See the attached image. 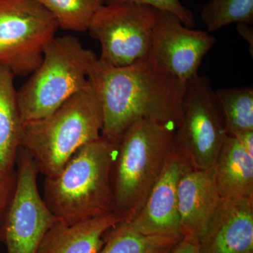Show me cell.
Listing matches in <instances>:
<instances>
[{
  "label": "cell",
  "mask_w": 253,
  "mask_h": 253,
  "mask_svg": "<svg viewBox=\"0 0 253 253\" xmlns=\"http://www.w3.org/2000/svg\"><path fill=\"white\" fill-rule=\"evenodd\" d=\"M88 82L101 104V137L116 146L139 120H152L174 129L179 125L186 83L149 56L124 67L97 59Z\"/></svg>",
  "instance_id": "6da1fadb"
},
{
  "label": "cell",
  "mask_w": 253,
  "mask_h": 253,
  "mask_svg": "<svg viewBox=\"0 0 253 253\" xmlns=\"http://www.w3.org/2000/svg\"><path fill=\"white\" fill-rule=\"evenodd\" d=\"M118 146L101 137L82 146L54 175L46 176L43 199L61 222L73 224L114 213L113 163Z\"/></svg>",
  "instance_id": "7a4b0ae2"
},
{
  "label": "cell",
  "mask_w": 253,
  "mask_h": 253,
  "mask_svg": "<svg viewBox=\"0 0 253 253\" xmlns=\"http://www.w3.org/2000/svg\"><path fill=\"white\" fill-rule=\"evenodd\" d=\"M174 133L171 126L142 119L123 134L112 170L114 214L121 222L144 206L175 149Z\"/></svg>",
  "instance_id": "3957f363"
},
{
  "label": "cell",
  "mask_w": 253,
  "mask_h": 253,
  "mask_svg": "<svg viewBox=\"0 0 253 253\" xmlns=\"http://www.w3.org/2000/svg\"><path fill=\"white\" fill-rule=\"evenodd\" d=\"M102 126L101 104L89 84L49 116L24 123L21 148L38 173L53 176L82 146L101 137Z\"/></svg>",
  "instance_id": "277c9868"
},
{
  "label": "cell",
  "mask_w": 253,
  "mask_h": 253,
  "mask_svg": "<svg viewBox=\"0 0 253 253\" xmlns=\"http://www.w3.org/2000/svg\"><path fill=\"white\" fill-rule=\"evenodd\" d=\"M97 59L76 37H55L39 67L17 91L23 125L49 116L89 85L88 75Z\"/></svg>",
  "instance_id": "5b68a950"
},
{
  "label": "cell",
  "mask_w": 253,
  "mask_h": 253,
  "mask_svg": "<svg viewBox=\"0 0 253 253\" xmlns=\"http://www.w3.org/2000/svg\"><path fill=\"white\" fill-rule=\"evenodd\" d=\"M175 130L176 152L191 169L214 166L227 133L215 90L208 78L198 74L186 83Z\"/></svg>",
  "instance_id": "8992f818"
},
{
  "label": "cell",
  "mask_w": 253,
  "mask_h": 253,
  "mask_svg": "<svg viewBox=\"0 0 253 253\" xmlns=\"http://www.w3.org/2000/svg\"><path fill=\"white\" fill-rule=\"evenodd\" d=\"M58 29L38 0H0V66L14 76L31 75Z\"/></svg>",
  "instance_id": "52a82bcc"
},
{
  "label": "cell",
  "mask_w": 253,
  "mask_h": 253,
  "mask_svg": "<svg viewBox=\"0 0 253 253\" xmlns=\"http://www.w3.org/2000/svg\"><path fill=\"white\" fill-rule=\"evenodd\" d=\"M157 9L135 3L104 4L88 31L100 43V61L124 67L149 56Z\"/></svg>",
  "instance_id": "ba28073f"
},
{
  "label": "cell",
  "mask_w": 253,
  "mask_h": 253,
  "mask_svg": "<svg viewBox=\"0 0 253 253\" xmlns=\"http://www.w3.org/2000/svg\"><path fill=\"white\" fill-rule=\"evenodd\" d=\"M12 194L0 224V241L6 253H37L47 231L59 221L40 194L38 171L20 149Z\"/></svg>",
  "instance_id": "9c48e42d"
},
{
  "label": "cell",
  "mask_w": 253,
  "mask_h": 253,
  "mask_svg": "<svg viewBox=\"0 0 253 253\" xmlns=\"http://www.w3.org/2000/svg\"><path fill=\"white\" fill-rule=\"evenodd\" d=\"M215 42L208 32L186 27L176 15L158 9L149 56L187 83L199 74L203 59Z\"/></svg>",
  "instance_id": "30bf717a"
},
{
  "label": "cell",
  "mask_w": 253,
  "mask_h": 253,
  "mask_svg": "<svg viewBox=\"0 0 253 253\" xmlns=\"http://www.w3.org/2000/svg\"><path fill=\"white\" fill-rule=\"evenodd\" d=\"M189 169L191 168L174 149L141 211L132 219L126 221L133 229L144 235H180L178 184Z\"/></svg>",
  "instance_id": "8fae6325"
},
{
  "label": "cell",
  "mask_w": 253,
  "mask_h": 253,
  "mask_svg": "<svg viewBox=\"0 0 253 253\" xmlns=\"http://www.w3.org/2000/svg\"><path fill=\"white\" fill-rule=\"evenodd\" d=\"M221 199L214 166L205 169H187L181 176L177 188L181 237L199 242Z\"/></svg>",
  "instance_id": "7c38bea8"
},
{
  "label": "cell",
  "mask_w": 253,
  "mask_h": 253,
  "mask_svg": "<svg viewBox=\"0 0 253 253\" xmlns=\"http://www.w3.org/2000/svg\"><path fill=\"white\" fill-rule=\"evenodd\" d=\"M198 245L200 253H253V200L221 199Z\"/></svg>",
  "instance_id": "4fadbf2b"
},
{
  "label": "cell",
  "mask_w": 253,
  "mask_h": 253,
  "mask_svg": "<svg viewBox=\"0 0 253 253\" xmlns=\"http://www.w3.org/2000/svg\"><path fill=\"white\" fill-rule=\"evenodd\" d=\"M120 222L114 213L73 224L59 220L47 231L37 253H99L106 233Z\"/></svg>",
  "instance_id": "5bb4252c"
},
{
  "label": "cell",
  "mask_w": 253,
  "mask_h": 253,
  "mask_svg": "<svg viewBox=\"0 0 253 253\" xmlns=\"http://www.w3.org/2000/svg\"><path fill=\"white\" fill-rule=\"evenodd\" d=\"M14 75L0 66V179L15 177L21 146L23 123Z\"/></svg>",
  "instance_id": "9a60e30c"
},
{
  "label": "cell",
  "mask_w": 253,
  "mask_h": 253,
  "mask_svg": "<svg viewBox=\"0 0 253 253\" xmlns=\"http://www.w3.org/2000/svg\"><path fill=\"white\" fill-rule=\"evenodd\" d=\"M214 171L221 199L253 200V156L235 137L226 136Z\"/></svg>",
  "instance_id": "2e32d148"
},
{
  "label": "cell",
  "mask_w": 253,
  "mask_h": 253,
  "mask_svg": "<svg viewBox=\"0 0 253 253\" xmlns=\"http://www.w3.org/2000/svg\"><path fill=\"white\" fill-rule=\"evenodd\" d=\"M181 239L180 235H144L122 221L106 233L99 253H169Z\"/></svg>",
  "instance_id": "e0dca14e"
},
{
  "label": "cell",
  "mask_w": 253,
  "mask_h": 253,
  "mask_svg": "<svg viewBox=\"0 0 253 253\" xmlns=\"http://www.w3.org/2000/svg\"><path fill=\"white\" fill-rule=\"evenodd\" d=\"M228 136L253 131V89L250 86L215 90Z\"/></svg>",
  "instance_id": "ac0fdd59"
},
{
  "label": "cell",
  "mask_w": 253,
  "mask_h": 253,
  "mask_svg": "<svg viewBox=\"0 0 253 253\" xmlns=\"http://www.w3.org/2000/svg\"><path fill=\"white\" fill-rule=\"evenodd\" d=\"M51 14L58 27L66 31H87L103 0H38Z\"/></svg>",
  "instance_id": "d6986e66"
},
{
  "label": "cell",
  "mask_w": 253,
  "mask_h": 253,
  "mask_svg": "<svg viewBox=\"0 0 253 253\" xmlns=\"http://www.w3.org/2000/svg\"><path fill=\"white\" fill-rule=\"evenodd\" d=\"M201 20L209 32L232 23H253V0H210L201 10Z\"/></svg>",
  "instance_id": "ffe728a7"
},
{
  "label": "cell",
  "mask_w": 253,
  "mask_h": 253,
  "mask_svg": "<svg viewBox=\"0 0 253 253\" xmlns=\"http://www.w3.org/2000/svg\"><path fill=\"white\" fill-rule=\"evenodd\" d=\"M103 2L104 4L114 3H135L148 5L155 9L169 11L176 15L186 27L191 28L194 27L196 25L192 11L181 4L179 0H103Z\"/></svg>",
  "instance_id": "44dd1931"
},
{
  "label": "cell",
  "mask_w": 253,
  "mask_h": 253,
  "mask_svg": "<svg viewBox=\"0 0 253 253\" xmlns=\"http://www.w3.org/2000/svg\"><path fill=\"white\" fill-rule=\"evenodd\" d=\"M15 181H16V176L12 179H5V180L0 179V224L2 220L3 216L12 194Z\"/></svg>",
  "instance_id": "7402d4cb"
},
{
  "label": "cell",
  "mask_w": 253,
  "mask_h": 253,
  "mask_svg": "<svg viewBox=\"0 0 253 253\" xmlns=\"http://www.w3.org/2000/svg\"><path fill=\"white\" fill-rule=\"evenodd\" d=\"M169 253H200L199 245L182 238Z\"/></svg>",
  "instance_id": "603a6c76"
},
{
  "label": "cell",
  "mask_w": 253,
  "mask_h": 253,
  "mask_svg": "<svg viewBox=\"0 0 253 253\" xmlns=\"http://www.w3.org/2000/svg\"><path fill=\"white\" fill-rule=\"evenodd\" d=\"M235 138L241 143L248 154L253 156V131L241 133Z\"/></svg>",
  "instance_id": "cb8c5ba5"
},
{
  "label": "cell",
  "mask_w": 253,
  "mask_h": 253,
  "mask_svg": "<svg viewBox=\"0 0 253 253\" xmlns=\"http://www.w3.org/2000/svg\"><path fill=\"white\" fill-rule=\"evenodd\" d=\"M237 30L239 34L248 41L250 45H251V51H253V31L252 26L247 24V23H238Z\"/></svg>",
  "instance_id": "d4e9b609"
},
{
  "label": "cell",
  "mask_w": 253,
  "mask_h": 253,
  "mask_svg": "<svg viewBox=\"0 0 253 253\" xmlns=\"http://www.w3.org/2000/svg\"><path fill=\"white\" fill-rule=\"evenodd\" d=\"M0 242H1V241H0Z\"/></svg>",
  "instance_id": "484cf974"
}]
</instances>
